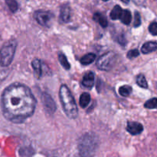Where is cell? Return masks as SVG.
I'll return each mask as SVG.
<instances>
[{
  "mask_svg": "<svg viewBox=\"0 0 157 157\" xmlns=\"http://www.w3.org/2000/svg\"><path fill=\"white\" fill-rule=\"evenodd\" d=\"M117 60V55L113 52H109L98 58L97 67L101 71H109L113 67Z\"/></svg>",
  "mask_w": 157,
  "mask_h": 157,
  "instance_id": "obj_5",
  "label": "cell"
},
{
  "mask_svg": "<svg viewBox=\"0 0 157 157\" xmlns=\"http://www.w3.org/2000/svg\"><path fill=\"white\" fill-rule=\"evenodd\" d=\"M123 9H121V7L118 5L115 6L113 7V9H112L111 12H110V18L113 20H117L120 19L121 17V15H122Z\"/></svg>",
  "mask_w": 157,
  "mask_h": 157,
  "instance_id": "obj_14",
  "label": "cell"
},
{
  "mask_svg": "<svg viewBox=\"0 0 157 157\" xmlns=\"http://www.w3.org/2000/svg\"><path fill=\"white\" fill-rule=\"evenodd\" d=\"M94 79L95 76L94 72L88 71L84 75L82 79V84L84 87H87V88H91L94 84Z\"/></svg>",
  "mask_w": 157,
  "mask_h": 157,
  "instance_id": "obj_10",
  "label": "cell"
},
{
  "mask_svg": "<svg viewBox=\"0 0 157 157\" xmlns=\"http://www.w3.org/2000/svg\"><path fill=\"white\" fill-rule=\"evenodd\" d=\"M136 84L140 87H143V88H147L148 87V84H147V80H146L144 75H138L137 78H136Z\"/></svg>",
  "mask_w": 157,
  "mask_h": 157,
  "instance_id": "obj_21",
  "label": "cell"
},
{
  "mask_svg": "<svg viewBox=\"0 0 157 157\" xmlns=\"http://www.w3.org/2000/svg\"><path fill=\"white\" fill-rule=\"evenodd\" d=\"M90 95L88 93H84L81 95L80 97V106H81L82 108H85L86 107H87L89 104H90Z\"/></svg>",
  "mask_w": 157,
  "mask_h": 157,
  "instance_id": "obj_18",
  "label": "cell"
},
{
  "mask_svg": "<svg viewBox=\"0 0 157 157\" xmlns=\"http://www.w3.org/2000/svg\"><path fill=\"white\" fill-rule=\"evenodd\" d=\"M140 52L137 49H133V50L130 51V52L127 53V58H130V59H132V58H136V57L139 56Z\"/></svg>",
  "mask_w": 157,
  "mask_h": 157,
  "instance_id": "obj_26",
  "label": "cell"
},
{
  "mask_svg": "<svg viewBox=\"0 0 157 157\" xmlns=\"http://www.w3.org/2000/svg\"><path fill=\"white\" fill-rule=\"evenodd\" d=\"M132 87L129 85H124L119 88V93L123 97H128L131 94Z\"/></svg>",
  "mask_w": 157,
  "mask_h": 157,
  "instance_id": "obj_20",
  "label": "cell"
},
{
  "mask_svg": "<svg viewBox=\"0 0 157 157\" xmlns=\"http://www.w3.org/2000/svg\"><path fill=\"white\" fill-rule=\"evenodd\" d=\"M98 146V139L93 133L83 135L78 142V150L82 157H92Z\"/></svg>",
  "mask_w": 157,
  "mask_h": 157,
  "instance_id": "obj_3",
  "label": "cell"
},
{
  "mask_svg": "<svg viewBox=\"0 0 157 157\" xmlns=\"http://www.w3.org/2000/svg\"><path fill=\"white\" fill-rule=\"evenodd\" d=\"M8 7L12 12H15L18 10V3L16 0H5Z\"/></svg>",
  "mask_w": 157,
  "mask_h": 157,
  "instance_id": "obj_22",
  "label": "cell"
},
{
  "mask_svg": "<svg viewBox=\"0 0 157 157\" xmlns=\"http://www.w3.org/2000/svg\"><path fill=\"white\" fill-rule=\"evenodd\" d=\"M120 19L121 20L123 23L124 25H130V23L131 22V20H132V15H131V12H130L129 10H123L122 12V15H121V17Z\"/></svg>",
  "mask_w": 157,
  "mask_h": 157,
  "instance_id": "obj_17",
  "label": "cell"
},
{
  "mask_svg": "<svg viewBox=\"0 0 157 157\" xmlns=\"http://www.w3.org/2000/svg\"><path fill=\"white\" fill-rule=\"evenodd\" d=\"M59 98L66 115L71 119H75L78 115V106L70 90L65 84H62L60 87Z\"/></svg>",
  "mask_w": 157,
  "mask_h": 157,
  "instance_id": "obj_2",
  "label": "cell"
},
{
  "mask_svg": "<svg viewBox=\"0 0 157 157\" xmlns=\"http://www.w3.org/2000/svg\"><path fill=\"white\" fill-rule=\"evenodd\" d=\"M17 43L15 41H10L6 43L0 51V64L7 67L12 63L16 50Z\"/></svg>",
  "mask_w": 157,
  "mask_h": 157,
  "instance_id": "obj_4",
  "label": "cell"
},
{
  "mask_svg": "<svg viewBox=\"0 0 157 157\" xmlns=\"http://www.w3.org/2000/svg\"><path fill=\"white\" fill-rule=\"evenodd\" d=\"M93 18L95 21H97V22L101 26V27L106 28L108 25V21H107L106 17L104 16L103 14L100 13V12H96V13L94 15Z\"/></svg>",
  "mask_w": 157,
  "mask_h": 157,
  "instance_id": "obj_12",
  "label": "cell"
},
{
  "mask_svg": "<svg viewBox=\"0 0 157 157\" xmlns=\"http://www.w3.org/2000/svg\"><path fill=\"white\" fill-rule=\"evenodd\" d=\"M35 20L39 25L45 27H48L51 25L52 20L54 18V15L50 12L43 10L36 11L34 14Z\"/></svg>",
  "mask_w": 157,
  "mask_h": 157,
  "instance_id": "obj_6",
  "label": "cell"
},
{
  "mask_svg": "<svg viewBox=\"0 0 157 157\" xmlns=\"http://www.w3.org/2000/svg\"><path fill=\"white\" fill-rule=\"evenodd\" d=\"M60 18L63 22H69L71 19V9L68 5H63L61 7Z\"/></svg>",
  "mask_w": 157,
  "mask_h": 157,
  "instance_id": "obj_9",
  "label": "cell"
},
{
  "mask_svg": "<svg viewBox=\"0 0 157 157\" xmlns=\"http://www.w3.org/2000/svg\"><path fill=\"white\" fill-rule=\"evenodd\" d=\"M41 101L44 109L49 114H53L56 110V104L48 94L43 93L41 94Z\"/></svg>",
  "mask_w": 157,
  "mask_h": 157,
  "instance_id": "obj_7",
  "label": "cell"
},
{
  "mask_svg": "<svg viewBox=\"0 0 157 157\" xmlns=\"http://www.w3.org/2000/svg\"><path fill=\"white\" fill-rule=\"evenodd\" d=\"M141 25V18L140 15L138 12H135V17H134V23H133V25L134 27H139Z\"/></svg>",
  "mask_w": 157,
  "mask_h": 157,
  "instance_id": "obj_25",
  "label": "cell"
},
{
  "mask_svg": "<svg viewBox=\"0 0 157 157\" xmlns=\"http://www.w3.org/2000/svg\"><path fill=\"white\" fill-rule=\"evenodd\" d=\"M36 100L25 84L14 83L6 87L2 95V109L5 117L12 123H22L32 116Z\"/></svg>",
  "mask_w": 157,
  "mask_h": 157,
  "instance_id": "obj_1",
  "label": "cell"
},
{
  "mask_svg": "<svg viewBox=\"0 0 157 157\" xmlns=\"http://www.w3.org/2000/svg\"><path fill=\"white\" fill-rule=\"evenodd\" d=\"M35 153L33 148L31 147H21L19 150V155L21 157H32Z\"/></svg>",
  "mask_w": 157,
  "mask_h": 157,
  "instance_id": "obj_16",
  "label": "cell"
},
{
  "mask_svg": "<svg viewBox=\"0 0 157 157\" xmlns=\"http://www.w3.org/2000/svg\"><path fill=\"white\" fill-rule=\"evenodd\" d=\"M95 59H96V55L94 53H89L81 58V63L83 65H88V64L93 63Z\"/></svg>",
  "mask_w": 157,
  "mask_h": 157,
  "instance_id": "obj_15",
  "label": "cell"
},
{
  "mask_svg": "<svg viewBox=\"0 0 157 157\" xmlns=\"http://www.w3.org/2000/svg\"><path fill=\"white\" fill-rule=\"evenodd\" d=\"M125 40H124V36H123V35H122V36H121V37H120V40H119V42L120 43H121V44H125Z\"/></svg>",
  "mask_w": 157,
  "mask_h": 157,
  "instance_id": "obj_27",
  "label": "cell"
},
{
  "mask_svg": "<svg viewBox=\"0 0 157 157\" xmlns=\"http://www.w3.org/2000/svg\"><path fill=\"white\" fill-rule=\"evenodd\" d=\"M124 3H128L130 2V0H121Z\"/></svg>",
  "mask_w": 157,
  "mask_h": 157,
  "instance_id": "obj_28",
  "label": "cell"
},
{
  "mask_svg": "<svg viewBox=\"0 0 157 157\" xmlns=\"http://www.w3.org/2000/svg\"><path fill=\"white\" fill-rule=\"evenodd\" d=\"M103 1H104V2H107V1H109V0H103Z\"/></svg>",
  "mask_w": 157,
  "mask_h": 157,
  "instance_id": "obj_29",
  "label": "cell"
},
{
  "mask_svg": "<svg viewBox=\"0 0 157 157\" xmlns=\"http://www.w3.org/2000/svg\"><path fill=\"white\" fill-rule=\"evenodd\" d=\"M149 31L153 35H157V22H152L149 26Z\"/></svg>",
  "mask_w": 157,
  "mask_h": 157,
  "instance_id": "obj_24",
  "label": "cell"
},
{
  "mask_svg": "<svg viewBox=\"0 0 157 157\" xmlns=\"http://www.w3.org/2000/svg\"><path fill=\"white\" fill-rule=\"evenodd\" d=\"M127 130L132 135H139L144 130V127L138 122H128L127 125Z\"/></svg>",
  "mask_w": 157,
  "mask_h": 157,
  "instance_id": "obj_8",
  "label": "cell"
},
{
  "mask_svg": "<svg viewBox=\"0 0 157 157\" xmlns=\"http://www.w3.org/2000/svg\"><path fill=\"white\" fill-rule=\"evenodd\" d=\"M157 50V43L154 41L146 42L141 48V52L144 54H149Z\"/></svg>",
  "mask_w": 157,
  "mask_h": 157,
  "instance_id": "obj_11",
  "label": "cell"
},
{
  "mask_svg": "<svg viewBox=\"0 0 157 157\" xmlns=\"http://www.w3.org/2000/svg\"><path fill=\"white\" fill-rule=\"evenodd\" d=\"M32 66L37 78H41V75H42V70H41V63L40 60L37 59V58L34 59L32 62Z\"/></svg>",
  "mask_w": 157,
  "mask_h": 157,
  "instance_id": "obj_13",
  "label": "cell"
},
{
  "mask_svg": "<svg viewBox=\"0 0 157 157\" xmlns=\"http://www.w3.org/2000/svg\"><path fill=\"white\" fill-rule=\"evenodd\" d=\"M144 107L147 109H157V98H154L147 101L144 104Z\"/></svg>",
  "mask_w": 157,
  "mask_h": 157,
  "instance_id": "obj_23",
  "label": "cell"
},
{
  "mask_svg": "<svg viewBox=\"0 0 157 157\" xmlns=\"http://www.w3.org/2000/svg\"><path fill=\"white\" fill-rule=\"evenodd\" d=\"M58 60H59L60 64H61V66H62L64 69H66V70H69V69H70L71 65L70 64H69L68 61H67V58H66V56L64 54L60 53L59 55H58Z\"/></svg>",
  "mask_w": 157,
  "mask_h": 157,
  "instance_id": "obj_19",
  "label": "cell"
}]
</instances>
